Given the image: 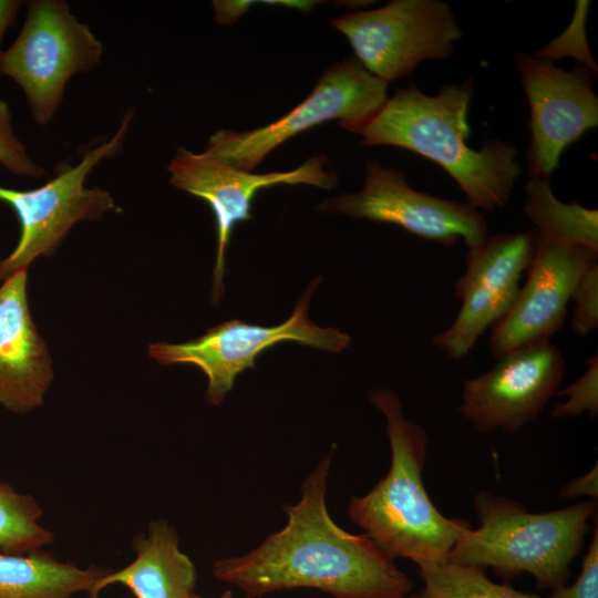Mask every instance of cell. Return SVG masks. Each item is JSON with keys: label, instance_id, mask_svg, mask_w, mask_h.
Instances as JSON below:
<instances>
[{"label": "cell", "instance_id": "cell-1", "mask_svg": "<svg viewBox=\"0 0 598 598\" xmlns=\"http://www.w3.org/2000/svg\"><path fill=\"white\" fill-rule=\"evenodd\" d=\"M336 444L305 478L300 499L283 506L286 525L246 554L214 561L215 579L247 598L317 589L332 598H404L412 578L367 534L341 528L330 516L327 491Z\"/></svg>", "mask_w": 598, "mask_h": 598}, {"label": "cell", "instance_id": "cell-2", "mask_svg": "<svg viewBox=\"0 0 598 598\" xmlns=\"http://www.w3.org/2000/svg\"><path fill=\"white\" fill-rule=\"evenodd\" d=\"M472 80L441 86L436 95L423 93L414 83L395 89L380 112L357 134L362 146H395L412 151L440 165L460 186L476 209L505 207L522 174L517 150L492 138L481 150L467 144V113Z\"/></svg>", "mask_w": 598, "mask_h": 598}, {"label": "cell", "instance_id": "cell-3", "mask_svg": "<svg viewBox=\"0 0 598 598\" xmlns=\"http://www.w3.org/2000/svg\"><path fill=\"white\" fill-rule=\"evenodd\" d=\"M368 399L385 417L391 462L367 494L351 497L348 516L393 559H409L419 568L444 563L471 524L444 516L431 501L422 478L430 439L422 425L405 417L400 398L372 389Z\"/></svg>", "mask_w": 598, "mask_h": 598}, {"label": "cell", "instance_id": "cell-4", "mask_svg": "<svg viewBox=\"0 0 598 598\" xmlns=\"http://www.w3.org/2000/svg\"><path fill=\"white\" fill-rule=\"evenodd\" d=\"M473 508L480 526L461 533L447 560L492 568L505 580L527 573L538 588L554 590L570 576L597 501L532 513L509 496L482 491L474 496Z\"/></svg>", "mask_w": 598, "mask_h": 598}, {"label": "cell", "instance_id": "cell-5", "mask_svg": "<svg viewBox=\"0 0 598 598\" xmlns=\"http://www.w3.org/2000/svg\"><path fill=\"white\" fill-rule=\"evenodd\" d=\"M134 113L127 110L110 138L86 150L76 165L61 164L55 177L42 186L28 190L0 186V200L12 207L20 223L17 246L0 261V282L28 270L38 257L54 254L75 224L117 208L109 192L86 187L85 181L100 162L120 153Z\"/></svg>", "mask_w": 598, "mask_h": 598}, {"label": "cell", "instance_id": "cell-6", "mask_svg": "<svg viewBox=\"0 0 598 598\" xmlns=\"http://www.w3.org/2000/svg\"><path fill=\"white\" fill-rule=\"evenodd\" d=\"M103 44L63 0H32L23 27L3 51L2 75L23 91L38 125H48L62 103L69 80L97 66Z\"/></svg>", "mask_w": 598, "mask_h": 598}, {"label": "cell", "instance_id": "cell-7", "mask_svg": "<svg viewBox=\"0 0 598 598\" xmlns=\"http://www.w3.org/2000/svg\"><path fill=\"white\" fill-rule=\"evenodd\" d=\"M388 82L371 74L355 56L332 64L310 94L280 118L261 127L214 133L204 152L251 172L289 138L328 121L358 133L383 107Z\"/></svg>", "mask_w": 598, "mask_h": 598}, {"label": "cell", "instance_id": "cell-8", "mask_svg": "<svg viewBox=\"0 0 598 598\" xmlns=\"http://www.w3.org/2000/svg\"><path fill=\"white\" fill-rule=\"evenodd\" d=\"M320 281V275L312 279L291 316L275 327L235 319L189 341L152 343L148 354L164 365L188 363L199 368L207 378V402L219 405L234 388L236 378L247 369H256V359L270 347L286 341L328 352H341L349 347L351 338L347 333L321 328L309 318V301Z\"/></svg>", "mask_w": 598, "mask_h": 598}, {"label": "cell", "instance_id": "cell-9", "mask_svg": "<svg viewBox=\"0 0 598 598\" xmlns=\"http://www.w3.org/2000/svg\"><path fill=\"white\" fill-rule=\"evenodd\" d=\"M347 37L355 58L390 82L412 73L424 60H445L462 37L451 7L440 0H393L331 21Z\"/></svg>", "mask_w": 598, "mask_h": 598}, {"label": "cell", "instance_id": "cell-10", "mask_svg": "<svg viewBox=\"0 0 598 598\" xmlns=\"http://www.w3.org/2000/svg\"><path fill=\"white\" fill-rule=\"evenodd\" d=\"M365 168L360 190L327 198L317 210L396 225L443 246L462 238L470 249L488 236L483 214L468 203L419 192L403 172L383 167L378 161L368 162Z\"/></svg>", "mask_w": 598, "mask_h": 598}, {"label": "cell", "instance_id": "cell-11", "mask_svg": "<svg viewBox=\"0 0 598 598\" xmlns=\"http://www.w3.org/2000/svg\"><path fill=\"white\" fill-rule=\"evenodd\" d=\"M324 156H311L299 167L288 172L255 174L239 169L203 152L193 153L178 147L167 166L169 183L208 204L216 221L217 250L213 270L212 301L218 306L224 293L226 250L235 226L251 219V202L256 194L275 185L307 184L332 188L338 177L324 169Z\"/></svg>", "mask_w": 598, "mask_h": 598}, {"label": "cell", "instance_id": "cell-12", "mask_svg": "<svg viewBox=\"0 0 598 598\" xmlns=\"http://www.w3.org/2000/svg\"><path fill=\"white\" fill-rule=\"evenodd\" d=\"M463 384L461 414L478 433L513 434L533 423L556 395L566 364L561 351L540 340L511 350Z\"/></svg>", "mask_w": 598, "mask_h": 598}, {"label": "cell", "instance_id": "cell-13", "mask_svg": "<svg viewBox=\"0 0 598 598\" xmlns=\"http://www.w3.org/2000/svg\"><path fill=\"white\" fill-rule=\"evenodd\" d=\"M539 237L536 229L493 235L468 249L465 272L454 285V296L462 306L453 323L432 338L436 348L461 360L487 328L507 313Z\"/></svg>", "mask_w": 598, "mask_h": 598}, {"label": "cell", "instance_id": "cell-14", "mask_svg": "<svg viewBox=\"0 0 598 598\" xmlns=\"http://www.w3.org/2000/svg\"><path fill=\"white\" fill-rule=\"evenodd\" d=\"M530 112V176L549 181L563 151L598 125V97L588 68L571 70L519 52L515 55Z\"/></svg>", "mask_w": 598, "mask_h": 598}, {"label": "cell", "instance_id": "cell-15", "mask_svg": "<svg viewBox=\"0 0 598 598\" xmlns=\"http://www.w3.org/2000/svg\"><path fill=\"white\" fill-rule=\"evenodd\" d=\"M597 256L588 248L540 236L525 285L492 327V355L498 359L518 347L550 340L563 328L568 301L581 277L597 264Z\"/></svg>", "mask_w": 598, "mask_h": 598}, {"label": "cell", "instance_id": "cell-16", "mask_svg": "<svg viewBox=\"0 0 598 598\" xmlns=\"http://www.w3.org/2000/svg\"><path fill=\"white\" fill-rule=\"evenodd\" d=\"M28 270L0 287V405L27 414L44 403L53 380L48 346L31 317L27 296Z\"/></svg>", "mask_w": 598, "mask_h": 598}, {"label": "cell", "instance_id": "cell-17", "mask_svg": "<svg viewBox=\"0 0 598 598\" xmlns=\"http://www.w3.org/2000/svg\"><path fill=\"white\" fill-rule=\"evenodd\" d=\"M135 558L120 570H111L94 586L90 598L111 585H123L135 598H193L197 573L193 560L179 548L175 528L165 519L153 520L147 534L133 540Z\"/></svg>", "mask_w": 598, "mask_h": 598}, {"label": "cell", "instance_id": "cell-18", "mask_svg": "<svg viewBox=\"0 0 598 598\" xmlns=\"http://www.w3.org/2000/svg\"><path fill=\"white\" fill-rule=\"evenodd\" d=\"M109 571L95 565L81 568L41 550L0 551V598H73L79 592L91 597L97 580Z\"/></svg>", "mask_w": 598, "mask_h": 598}, {"label": "cell", "instance_id": "cell-19", "mask_svg": "<svg viewBox=\"0 0 598 598\" xmlns=\"http://www.w3.org/2000/svg\"><path fill=\"white\" fill-rule=\"evenodd\" d=\"M524 213L538 234L556 241L598 252V210L578 202L566 204L555 197L549 181L532 176L525 187Z\"/></svg>", "mask_w": 598, "mask_h": 598}, {"label": "cell", "instance_id": "cell-20", "mask_svg": "<svg viewBox=\"0 0 598 598\" xmlns=\"http://www.w3.org/2000/svg\"><path fill=\"white\" fill-rule=\"evenodd\" d=\"M43 511L29 494L0 482V551L28 554L53 542V534L39 524Z\"/></svg>", "mask_w": 598, "mask_h": 598}, {"label": "cell", "instance_id": "cell-21", "mask_svg": "<svg viewBox=\"0 0 598 598\" xmlns=\"http://www.w3.org/2000/svg\"><path fill=\"white\" fill-rule=\"evenodd\" d=\"M419 569L424 588L434 598H543L516 590L508 584H497L477 566L446 560Z\"/></svg>", "mask_w": 598, "mask_h": 598}, {"label": "cell", "instance_id": "cell-22", "mask_svg": "<svg viewBox=\"0 0 598 598\" xmlns=\"http://www.w3.org/2000/svg\"><path fill=\"white\" fill-rule=\"evenodd\" d=\"M589 1H576L575 14L567 29L546 47L535 51L532 56L535 59L553 62L568 55L577 60V64L588 68L595 75L597 64L594 61L586 40V17Z\"/></svg>", "mask_w": 598, "mask_h": 598}, {"label": "cell", "instance_id": "cell-23", "mask_svg": "<svg viewBox=\"0 0 598 598\" xmlns=\"http://www.w3.org/2000/svg\"><path fill=\"white\" fill-rule=\"evenodd\" d=\"M586 371L567 388L558 391L557 395H567L568 400L555 403L551 416L577 417L587 411L590 417L598 414V354L595 353L586 361Z\"/></svg>", "mask_w": 598, "mask_h": 598}, {"label": "cell", "instance_id": "cell-24", "mask_svg": "<svg viewBox=\"0 0 598 598\" xmlns=\"http://www.w3.org/2000/svg\"><path fill=\"white\" fill-rule=\"evenodd\" d=\"M0 165L9 173L25 177H41L44 169L29 155L14 133L8 104L0 99Z\"/></svg>", "mask_w": 598, "mask_h": 598}, {"label": "cell", "instance_id": "cell-25", "mask_svg": "<svg viewBox=\"0 0 598 598\" xmlns=\"http://www.w3.org/2000/svg\"><path fill=\"white\" fill-rule=\"evenodd\" d=\"M571 328L576 336L587 337L598 328V264L590 267L577 283Z\"/></svg>", "mask_w": 598, "mask_h": 598}, {"label": "cell", "instance_id": "cell-26", "mask_svg": "<svg viewBox=\"0 0 598 598\" xmlns=\"http://www.w3.org/2000/svg\"><path fill=\"white\" fill-rule=\"evenodd\" d=\"M549 598H598V527L592 532L581 570L576 581L554 590Z\"/></svg>", "mask_w": 598, "mask_h": 598}, {"label": "cell", "instance_id": "cell-27", "mask_svg": "<svg viewBox=\"0 0 598 598\" xmlns=\"http://www.w3.org/2000/svg\"><path fill=\"white\" fill-rule=\"evenodd\" d=\"M558 496L566 499H574L580 496H589L590 499L598 498V468L597 463L585 475L573 478L560 487Z\"/></svg>", "mask_w": 598, "mask_h": 598}, {"label": "cell", "instance_id": "cell-28", "mask_svg": "<svg viewBox=\"0 0 598 598\" xmlns=\"http://www.w3.org/2000/svg\"><path fill=\"white\" fill-rule=\"evenodd\" d=\"M22 6L20 0H0V78L2 76V56L1 41L6 31L13 24L17 13Z\"/></svg>", "mask_w": 598, "mask_h": 598}, {"label": "cell", "instance_id": "cell-29", "mask_svg": "<svg viewBox=\"0 0 598 598\" xmlns=\"http://www.w3.org/2000/svg\"><path fill=\"white\" fill-rule=\"evenodd\" d=\"M404 598H434L425 588L419 590L417 592H412Z\"/></svg>", "mask_w": 598, "mask_h": 598}, {"label": "cell", "instance_id": "cell-30", "mask_svg": "<svg viewBox=\"0 0 598 598\" xmlns=\"http://www.w3.org/2000/svg\"><path fill=\"white\" fill-rule=\"evenodd\" d=\"M344 7H349V8H359V7H363V6H369L371 3H373V1H343L342 2Z\"/></svg>", "mask_w": 598, "mask_h": 598}, {"label": "cell", "instance_id": "cell-31", "mask_svg": "<svg viewBox=\"0 0 598 598\" xmlns=\"http://www.w3.org/2000/svg\"><path fill=\"white\" fill-rule=\"evenodd\" d=\"M193 598H205L199 595L194 594ZM218 598H235L233 592L230 590H226L221 596ZM309 598H317V597H309Z\"/></svg>", "mask_w": 598, "mask_h": 598}]
</instances>
